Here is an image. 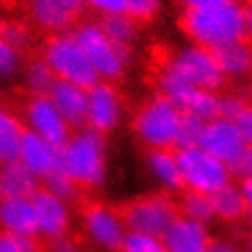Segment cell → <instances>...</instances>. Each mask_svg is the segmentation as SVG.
<instances>
[{"mask_svg": "<svg viewBox=\"0 0 252 252\" xmlns=\"http://www.w3.org/2000/svg\"><path fill=\"white\" fill-rule=\"evenodd\" d=\"M124 116V103L116 86L109 81H98L92 88H88V113L86 126L96 130L100 135H107L118 128Z\"/></svg>", "mask_w": 252, "mask_h": 252, "instance_id": "7c38bea8", "label": "cell"}, {"mask_svg": "<svg viewBox=\"0 0 252 252\" xmlns=\"http://www.w3.org/2000/svg\"><path fill=\"white\" fill-rule=\"evenodd\" d=\"M24 133L26 128H24L22 120L7 105L0 103V165L17 160Z\"/></svg>", "mask_w": 252, "mask_h": 252, "instance_id": "7402d4cb", "label": "cell"}, {"mask_svg": "<svg viewBox=\"0 0 252 252\" xmlns=\"http://www.w3.org/2000/svg\"><path fill=\"white\" fill-rule=\"evenodd\" d=\"M178 205V214L184 216L188 220H194V222H201L205 226H210V222H214V207H212V197L207 194H199V192H190L184 190Z\"/></svg>", "mask_w": 252, "mask_h": 252, "instance_id": "d4e9b609", "label": "cell"}, {"mask_svg": "<svg viewBox=\"0 0 252 252\" xmlns=\"http://www.w3.org/2000/svg\"><path fill=\"white\" fill-rule=\"evenodd\" d=\"M24 84L32 96H47V92L56 84V77L52 68L43 62V58H34L24 68Z\"/></svg>", "mask_w": 252, "mask_h": 252, "instance_id": "4316f807", "label": "cell"}, {"mask_svg": "<svg viewBox=\"0 0 252 252\" xmlns=\"http://www.w3.org/2000/svg\"><path fill=\"white\" fill-rule=\"evenodd\" d=\"M182 30L192 45L216 52L222 45L248 41L252 30L250 9L239 0L212 9H192L182 13Z\"/></svg>", "mask_w": 252, "mask_h": 252, "instance_id": "6da1fadb", "label": "cell"}, {"mask_svg": "<svg viewBox=\"0 0 252 252\" xmlns=\"http://www.w3.org/2000/svg\"><path fill=\"white\" fill-rule=\"evenodd\" d=\"M81 229L86 237L105 252H118L128 231L122 214L105 203H90L81 214Z\"/></svg>", "mask_w": 252, "mask_h": 252, "instance_id": "9c48e42d", "label": "cell"}, {"mask_svg": "<svg viewBox=\"0 0 252 252\" xmlns=\"http://www.w3.org/2000/svg\"><path fill=\"white\" fill-rule=\"evenodd\" d=\"M203 126L205 122L194 116H188L184 113L180 122V135H178V148H192L199 146L201 133H203Z\"/></svg>", "mask_w": 252, "mask_h": 252, "instance_id": "f546056e", "label": "cell"}, {"mask_svg": "<svg viewBox=\"0 0 252 252\" xmlns=\"http://www.w3.org/2000/svg\"><path fill=\"white\" fill-rule=\"evenodd\" d=\"M41 188V182L28 171L22 162L0 165V197H22L30 199Z\"/></svg>", "mask_w": 252, "mask_h": 252, "instance_id": "ffe728a7", "label": "cell"}, {"mask_svg": "<svg viewBox=\"0 0 252 252\" xmlns=\"http://www.w3.org/2000/svg\"><path fill=\"white\" fill-rule=\"evenodd\" d=\"M207 252H244V250L239 248L237 244L229 242V239H216V242L212 239V244H210V248H207Z\"/></svg>", "mask_w": 252, "mask_h": 252, "instance_id": "74e56055", "label": "cell"}, {"mask_svg": "<svg viewBox=\"0 0 252 252\" xmlns=\"http://www.w3.org/2000/svg\"><path fill=\"white\" fill-rule=\"evenodd\" d=\"M73 36L90 60L94 73L100 81H116L126 73L133 52L130 47H120L107 39L98 22H84L73 28Z\"/></svg>", "mask_w": 252, "mask_h": 252, "instance_id": "277c9868", "label": "cell"}, {"mask_svg": "<svg viewBox=\"0 0 252 252\" xmlns=\"http://www.w3.org/2000/svg\"><path fill=\"white\" fill-rule=\"evenodd\" d=\"M218 109H220V94L210 90H192L190 96L186 98V103L182 105V113L194 116L203 120V122L218 118Z\"/></svg>", "mask_w": 252, "mask_h": 252, "instance_id": "484cf974", "label": "cell"}, {"mask_svg": "<svg viewBox=\"0 0 252 252\" xmlns=\"http://www.w3.org/2000/svg\"><path fill=\"white\" fill-rule=\"evenodd\" d=\"M47 96L71 128H84L86 113H88V90L86 88L56 79V84L52 86V90L47 92Z\"/></svg>", "mask_w": 252, "mask_h": 252, "instance_id": "2e32d148", "label": "cell"}, {"mask_svg": "<svg viewBox=\"0 0 252 252\" xmlns=\"http://www.w3.org/2000/svg\"><path fill=\"white\" fill-rule=\"evenodd\" d=\"M214 218H220L224 222H239V220L250 216V203L242 197L235 184L222 188L212 197Z\"/></svg>", "mask_w": 252, "mask_h": 252, "instance_id": "603a6c76", "label": "cell"}, {"mask_svg": "<svg viewBox=\"0 0 252 252\" xmlns=\"http://www.w3.org/2000/svg\"><path fill=\"white\" fill-rule=\"evenodd\" d=\"M98 26L103 28L107 39L116 43L120 47H133V43L139 34L137 22L126 13H116V15H103L98 20Z\"/></svg>", "mask_w": 252, "mask_h": 252, "instance_id": "cb8c5ba5", "label": "cell"}, {"mask_svg": "<svg viewBox=\"0 0 252 252\" xmlns=\"http://www.w3.org/2000/svg\"><path fill=\"white\" fill-rule=\"evenodd\" d=\"M214 58H216V64L226 79H242L252 68V49L248 41L222 45L214 52Z\"/></svg>", "mask_w": 252, "mask_h": 252, "instance_id": "44dd1931", "label": "cell"}, {"mask_svg": "<svg viewBox=\"0 0 252 252\" xmlns=\"http://www.w3.org/2000/svg\"><path fill=\"white\" fill-rule=\"evenodd\" d=\"M0 39H2L4 43H9L11 47L24 52V49L30 45V30L20 22H9V24H2Z\"/></svg>", "mask_w": 252, "mask_h": 252, "instance_id": "d6a6232c", "label": "cell"}, {"mask_svg": "<svg viewBox=\"0 0 252 252\" xmlns=\"http://www.w3.org/2000/svg\"><path fill=\"white\" fill-rule=\"evenodd\" d=\"M233 124H235V128H237L239 133H242L248 141L252 139V111H250V107L242 113V116H237L235 120H233Z\"/></svg>", "mask_w": 252, "mask_h": 252, "instance_id": "d590c367", "label": "cell"}, {"mask_svg": "<svg viewBox=\"0 0 252 252\" xmlns=\"http://www.w3.org/2000/svg\"><path fill=\"white\" fill-rule=\"evenodd\" d=\"M58 167L77 188H98L107 178L105 135L88 126L77 128L58 148Z\"/></svg>", "mask_w": 252, "mask_h": 252, "instance_id": "7a4b0ae2", "label": "cell"}, {"mask_svg": "<svg viewBox=\"0 0 252 252\" xmlns=\"http://www.w3.org/2000/svg\"><path fill=\"white\" fill-rule=\"evenodd\" d=\"M118 252H167V250H165V246H162L160 237L128 231L124 235L122 246H120Z\"/></svg>", "mask_w": 252, "mask_h": 252, "instance_id": "f1b7e54d", "label": "cell"}, {"mask_svg": "<svg viewBox=\"0 0 252 252\" xmlns=\"http://www.w3.org/2000/svg\"><path fill=\"white\" fill-rule=\"evenodd\" d=\"M199 148L212 154L214 158H218L220 162H224L226 167L235 165L244 154L252 152L250 141L235 128V124L222 118H214L205 122Z\"/></svg>", "mask_w": 252, "mask_h": 252, "instance_id": "30bf717a", "label": "cell"}, {"mask_svg": "<svg viewBox=\"0 0 252 252\" xmlns=\"http://www.w3.org/2000/svg\"><path fill=\"white\" fill-rule=\"evenodd\" d=\"M22 124L26 133L41 137L56 148H60L71 137V126L64 122L49 96H30L24 107Z\"/></svg>", "mask_w": 252, "mask_h": 252, "instance_id": "8fae6325", "label": "cell"}, {"mask_svg": "<svg viewBox=\"0 0 252 252\" xmlns=\"http://www.w3.org/2000/svg\"><path fill=\"white\" fill-rule=\"evenodd\" d=\"M41 58L52 68L54 77L58 81H68V84L81 86L86 90L100 81L98 75L94 73L90 60L86 58L84 49L75 41L73 32L49 36L43 45Z\"/></svg>", "mask_w": 252, "mask_h": 252, "instance_id": "8992f818", "label": "cell"}, {"mask_svg": "<svg viewBox=\"0 0 252 252\" xmlns=\"http://www.w3.org/2000/svg\"><path fill=\"white\" fill-rule=\"evenodd\" d=\"M0 233L39 237V226L30 199L0 197Z\"/></svg>", "mask_w": 252, "mask_h": 252, "instance_id": "e0dca14e", "label": "cell"}, {"mask_svg": "<svg viewBox=\"0 0 252 252\" xmlns=\"http://www.w3.org/2000/svg\"><path fill=\"white\" fill-rule=\"evenodd\" d=\"M0 32H2V20H0Z\"/></svg>", "mask_w": 252, "mask_h": 252, "instance_id": "7bdbcfd3", "label": "cell"}, {"mask_svg": "<svg viewBox=\"0 0 252 252\" xmlns=\"http://www.w3.org/2000/svg\"><path fill=\"white\" fill-rule=\"evenodd\" d=\"M175 216H178V205L165 192H154L135 199L122 212L126 231L156 237H160L165 233V229L173 222Z\"/></svg>", "mask_w": 252, "mask_h": 252, "instance_id": "ba28073f", "label": "cell"}, {"mask_svg": "<svg viewBox=\"0 0 252 252\" xmlns=\"http://www.w3.org/2000/svg\"><path fill=\"white\" fill-rule=\"evenodd\" d=\"M182 109L169 98L150 96L133 116V133L150 150H173L178 148Z\"/></svg>", "mask_w": 252, "mask_h": 252, "instance_id": "3957f363", "label": "cell"}, {"mask_svg": "<svg viewBox=\"0 0 252 252\" xmlns=\"http://www.w3.org/2000/svg\"><path fill=\"white\" fill-rule=\"evenodd\" d=\"M60 2H62V4H64V7H66L68 11H71V13H73L75 17H77V15L81 13V11H84V9H86L84 0H60Z\"/></svg>", "mask_w": 252, "mask_h": 252, "instance_id": "ab89813d", "label": "cell"}, {"mask_svg": "<svg viewBox=\"0 0 252 252\" xmlns=\"http://www.w3.org/2000/svg\"><path fill=\"white\" fill-rule=\"evenodd\" d=\"M184 11H192V9H212V7H220V4L233 2V0H180Z\"/></svg>", "mask_w": 252, "mask_h": 252, "instance_id": "8d00e7d4", "label": "cell"}, {"mask_svg": "<svg viewBox=\"0 0 252 252\" xmlns=\"http://www.w3.org/2000/svg\"><path fill=\"white\" fill-rule=\"evenodd\" d=\"M34 216H36V226H39V235L47 237V239H60L66 237L68 229H71V205L68 201L58 199L56 194L47 192L45 188H39L32 197Z\"/></svg>", "mask_w": 252, "mask_h": 252, "instance_id": "4fadbf2b", "label": "cell"}, {"mask_svg": "<svg viewBox=\"0 0 252 252\" xmlns=\"http://www.w3.org/2000/svg\"><path fill=\"white\" fill-rule=\"evenodd\" d=\"M26 7L36 26L47 34H66L75 28V15L60 0H26Z\"/></svg>", "mask_w": 252, "mask_h": 252, "instance_id": "ac0fdd59", "label": "cell"}, {"mask_svg": "<svg viewBox=\"0 0 252 252\" xmlns=\"http://www.w3.org/2000/svg\"><path fill=\"white\" fill-rule=\"evenodd\" d=\"M24 56L20 49L11 47L9 43L0 39V84H7L22 71Z\"/></svg>", "mask_w": 252, "mask_h": 252, "instance_id": "83f0119b", "label": "cell"}, {"mask_svg": "<svg viewBox=\"0 0 252 252\" xmlns=\"http://www.w3.org/2000/svg\"><path fill=\"white\" fill-rule=\"evenodd\" d=\"M0 252H15V246H13V239L7 233H0Z\"/></svg>", "mask_w": 252, "mask_h": 252, "instance_id": "b9f144b4", "label": "cell"}, {"mask_svg": "<svg viewBox=\"0 0 252 252\" xmlns=\"http://www.w3.org/2000/svg\"><path fill=\"white\" fill-rule=\"evenodd\" d=\"M175 156H178V167L184 190L214 197L222 188L233 184L231 169L218 158H214L212 154H207L205 150H201L199 146L178 148Z\"/></svg>", "mask_w": 252, "mask_h": 252, "instance_id": "5b68a950", "label": "cell"}, {"mask_svg": "<svg viewBox=\"0 0 252 252\" xmlns=\"http://www.w3.org/2000/svg\"><path fill=\"white\" fill-rule=\"evenodd\" d=\"M237 190L242 192V197L248 201V203H252V182H250V178H246V180H242V184L237 186Z\"/></svg>", "mask_w": 252, "mask_h": 252, "instance_id": "60d3db41", "label": "cell"}, {"mask_svg": "<svg viewBox=\"0 0 252 252\" xmlns=\"http://www.w3.org/2000/svg\"><path fill=\"white\" fill-rule=\"evenodd\" d=\"M160 242L167 252H207L212 235L205 224L188 220L178 214L160 235Z\"/></svg>", "mask_w": 252, "mask_h": 252, "instance_id": "5bb4252c", "label": "cell"}, {"mask_svg": "<svg viewBox=\"0 0 252 252\" xmlns=\"http://www.w3.org/2000/svg\"><path fill=\"white\" fill-rule=\"evenodd\" d=\"M162 0H124V13L135 22H150L158 15Z\"/></svg>", "mask_w": 252, "mask_h": 252, "instance_id": "4dcf8cb0", "label": "cell"}, {"mask_svg": "<svg viewBox=\"0 0 252 252\" xmlns=\"http://www.w3.org/2000/svg\"><path fill=\"white\" fill-rule=\"evenodd\" d=\"M86 7H90L94 13L103 15H116L124 13V0H84Z\"/></svg>", "mask_w": 252, "mask_h": 252, "instance_id": "e575fe53", "label": "cell"}, {"mask_svg": "<svg viewBox=\"0 0 252 252\" xmlns=\"http://www.w3.org/2000/svg\"><path fill=\"white\" fill-rule=\"evenodd\" d=\"M17 162H22L36 180H47L49 175L58 173V148L47 143L45 139L36 137L32 133H24Z\"/></svg>", "mask_w": 252, "mask_h": 252, "instance_id": "9a60e30c", "label": "cell"}, {"mask_svg": "<svg viewBox=\"0 0 252 252\" xmlns=\"http://www.w3.org/2000/svg\"><path fill=\"white\" fill-rule=\"evenodd\" d=\"M146 169H148L152 182L165 194L184 190L175 150H150L148 158H146Z\"/></svg>", "mask_w": 252, "mask_h": 252, "instance_id": "d6986e66", "label": "cell"}, {"mask_svg": "<svg viewBox=\"0 0 252 252\" xmlns=\"http://www.w3.org/2000/svg\"><path fill=\"white\" fill-rule=\"evenodd\" d=\"M43 188H45L47 192L56 194V197L62 199V201H71V199L77 197V186H75L73 182L60 171L49 175L47 180H43Z\"/></svg>", "mask_w": 252, "mask_h": 252, "instance_id": "1f68e13d", "label": "cell"}, {"mask_svg": "<svg viewBox=\"0 0 252 252\" xmlns=\"http://www.w3.org/2000/svg\"><path fill=\"white\" fill-rule=\"evenodd\" d=\"M248 100L237 96V94H224V96H220V109H218V118L222 120H229L233 122L237 116H242V113L248 109Z\"/></svg>", "mask_w": 252, "mask_h": 252, "instance_id": "836d02e7", "label": "cell"}, {"mask_svg": "<svg viewBox=\"0 0 252 252\" xmlns=\"http://www.w3.org/2000/svg\"><path fill=\"white\" fill-rule=\"evenodd\" d=\"M169 71H173L178 77L194 90H210L218 92L226 84V77L216 64L214 52L203 49L199 45H186L180 52H175L165 62Z\"/></svg>", "mask_w": 252, "mask_h": 252, "instance_id": "52a82bcc", "label": "cell"}, {"mask_svg": "<svg viewBox=\"0 0 252 252\" xmlns=\"http://www.w3.org/2000/svg\"><path fill=\"white\" fill-rule=\"evenodd\" d=\"M52 252H79L77 250V244L68 237H60V239H54L52 242Z\"/></svg>", "mask_w": 252, "mask_h": 252, "instance_id": "f35d334b", "label": "cell"}]
</instances>
